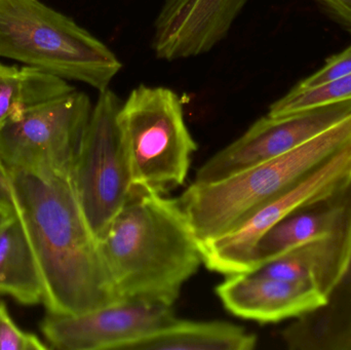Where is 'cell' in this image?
I'll use <instances>...</instances> for the list:
<instances>
[{"label":"cell","instance_id":"cell-1","mask_svg":"<svg viewBox=\"0 0 351 350\" xmlns=\"http://www.w3.org/2000/svg\"><path fill=\"white\" fill-rule=\"evenodd\" d=\"M49 314L76 316L123 301L80 207L71 176L8 168Z\"/></svg>","mask_w":351,"mask_h":350},{"label":"cell","instance_id":"cell-2","mask_svg":"<svg viewBox=\"0 0 351 350\" xmlns=\"http://www.w3.org/2000/svg\"><path fill=\"white\" fill-rule=\"evenodd\" d=\"M100 246L121 300L174 306L204 264L202 244L179 199L140 185H133Z\"/></svg>","mask_w":351,"mask_h":350},{"label":"cell","instance_id":"cell-3","mask_svg":"<svg viewBox=\"0 0 351 350\" xmlns=\"http://www.w3.org/2000/svg\"><path fill=\"white\" fill-rule=\"evenodd\" d=\"M351 144V115L300 147L208 184L192 183L180 203L200 244L232 232Z\"/></svg>","mask_w":351,"mask_h":350},{"label":"cell","instance_id":"cell-4","mask_svg":"<svg viewBox=\"0 0 351 350\" xmlns=\"http://www.w3.org/2000/svg\"><path fill=\"white\" fill-rule=\"evenodd\" d=\"M0 57L99 92L110 88L123 68L100 39L39 0H0Z\"/></svg>","mask_w":351,"mask_h":350},{"label":"cell","instance_id":"cell-5","mask_svg":"<svg viewBox=\"0 0 351 350\" xmlns=\"http://www.w3.org/2000/svg\"><path fill=\"white\" fill-rule=\"evenodd\" d=\"M117 123L134 185L166 195L185 183L197 144L174 90L140 84L123 101Z\"/></svg>","mask_w":351,"mask_h":350},{"label":"cell","instance_id":"cell-6","mask_svg":"<svg viewBox=\"0 0 351 350\" xmlns=\"http://www.w3.org/2000/svg\"><path fill=\"white\" fill-rule=\"evenodd\" d=\"M123 100L112 90L99 92L71 171L86 221L99 242L125 205L133 176L117 123Z\"/></svg>","mask_w":351,"mask_h":350},{"label":"cell","instance_id":"cell-7","mask_svg":"<svg viewBox=\"0 0 351 350\" xmlns=\"http://www.w3.org/2000/svg\"><path fill=\"white\" fill-rule=\"evenodd\" d=\"M93 106L88 95L73 90L14 113L0 127L4 166L71 176Z\"/></svg>","mask_w":351,"mask_h":350},{"label":"cell","instance_id":"cell-8","mask_svg":"<svg viewBox=\"0 0 351 350\" xmlns=\"http://www.w3.org/2000/svg\"><path fill=\"white\" fill-rule=\"evenodd\" d=\"M350 115L351 100L309 107L280 116L266 114L206 160L196 173L194 183L217 182L288 153Z\"/></svg>","mask_w":351,"mask_h":350},{"label":"cell","instance_id":"cell-9","mask_svg":"<svg viewBox=\"0 0 351 350\" xmlns=\"http://www.w3.org/2000/svg\"><path fill=\"white\" fill-rule=\"evenodd\" d=\"M351 181V144L298 186L266 203L232 232L202 244L204 264L229 275L249 273L262 236L295 210L331 195Z\"/></svg>","mask_w":351,"mask_h":350},{"label":"cell","instance_id":"cell-10","mask_svg":"<svg viewBox=\"0 0 351 350\" xmlns=\"http://www.w3.org/2000/svg\"><path fill=\"white\" fill-rule=\"evenodd\" d=\"M174 308L147 300H123L76 316L49 314L41 332L51 349L123 350L177 320Z\"/></svg>","mask_w":351,"mask_h":350},{"label":"cell","instance_id":"cell-11","mask_svg":"<svg viewBox=\"0 0 351 350\" xmlns=\"http://www.w3.org/2000/svg\"><path fill=\"white\" fill-rule=\"evenodd\" d=\"M251 0H165L154 24L158 59L176 61L210 53L224 40Z\"/></svg>","mask_w":351,"mask_h":350},{"label":"cell","instance_id":"cell-12","mask_svg":"<svg viewBox=\"0 0 351 350\" xmlns=\"http://www.w3.org/2000/svg\"><path fill=\"white\" fill-rule=\"evenodd\" d=\"M227 312L260 324L298 318L325 304L326 296L313 284L264 277L256 273L226 275L216 288Z\"/></svg>","mask_w":351,"mask_h":350},{"label":"cell","instance_id":"cell-13","mask_svg":"<svg viewBox=\"0 0 351 350\" xmlns=\"http://www.w3.org/2000/svg\"><path fill=\"white\" fill-rule=\"evenodd\" d=\"M351 227V181L327 197L293 211L268 230L254 249L249 273L284 253Z\"/></svg>","mask_w":351,"mask_h":350},{"label":"cell","instance_id":"cell-14","mask_svg":"<svg viewBox=\"0 0 351 350\" xmlns=\"http://www.w3.org/2000/svg\"><path fill=\"white\" fill-rule=\"evenodd\" d=\"M350 249L351 227L300 245L251 273L311 283L327 297L346 268Z\"/></svg>","mask_w":351,"mask_h":350},{"label":"cell","instance_id":"cell-15","mask_svg":"<svg viewBox=\"0 0 351 350\" xmlns=\"http://www.w3.org/2000/svg\"><path fill=\"white\" fill-rule=\"evenodd\" d=\"M291 350H351V249L343 273L323 306L282 331Z\"/></svg>","mask_w":351,"mask_h":350},{"label":"cell","instance_id":"cell-16","mask_svg":"<svg viewBox=\"0 0 351 350\" xmlns=\"http://www.w3.org/2000/svg\"><path fill=\"white\" fill-rule=\"evenodd\" d=\"M257 343L255 334L232 323L177 318L123 350H253Z\"/></svg>","mask_w":351,"mask_h":350},{"label":"cell","instance_id":"cell-17","mask_svg":"<svg viewBox=\"0 0 351 350\" xmlns=\"http://www.w3.org/2000/svg\"><path fill=\"white\" fill-rule=\"evenodd\" d=\"M0 294L25 305L43 301V279L16 213L0 228Z\"/></svg>","mask_w":351,"mask_h":350},{"label":"cell","instance_id":"cell-18","mask_svg":"<svg viewBox=\"0 0 351 350\" xmlns=\"http://www.w3.org/2000/svg\"><path fill=\"white\" fill-rule=\"evenodd\" d=\"M73 90L66 79L43 70L0 63V127L14 113Z\"/></svg>","mask_w":351,"mask_h":350},{"label":"cell","instance_id":"cell-19","mask_svg":"<svg viewBox=\"0 0 351 350\" xmlns=\"http://www.w3.org/2000/svg\"><path fill=\"white\" fill-rule=\"evenodd\" d=\"M348 100H351V74L319 88L304 90L291 88L285 96L270 105L267 114L280 116L309 107Z\"/></svg>","mask_w":351,"mask_h":350},{"label":"cell","instance_id":"cell-20","mask_svg":"<svg viewBox=\"0 0 351 350\" xmlns=\"http://www.w3.org/2000/svg\"><path fill=\"white\" fill-rule=\"evenodd\" d=\"M350 74H351V45L340 53L328 58L321 69L307 76L304 79L300 80L298 84L293 86L292 90H304L319 88Z\"/></svg>","mask_w":351,"mask_h":350},{"label":"cell","instance_id":"cell-21","mask_svg":"<svg viewBox=\"0 0 351 350\" xmlns=\"http://www.w3.org/2000/svg\"><path fill=\"white\" fill-rule=\"evenodd\" d=\"M35 335L21 330L10 318L5 304L0 302V350H45Z\"/></svg>","mask_w":351,"mask_h":350},{"label":"cell","instance_id":"cell-22","mask_svg":"<svg viewBox=\"0 0 351 350\" xmlns=\"http://www.w3.org/2000/svg\"><path fill=\"white\" fill-rule=\"evenodd\" d=\"M351 34V0H313Z\"/></svg>","mask_w":351,"mask_h":350},{"label":"cell","instance_id":"cell-23","mask_svg":"<svg viewBox=\"0 0 351 350\" xmlns=\"http://www.w3.org/2000/svg\"><path fill=\"white\" fill-rule=\"evenodd\" d=\"M0 210L8 214L16 213L10 175L1 158H0Z\"/></svg>","mask_w":351,"mask_h":350},{"label":"cell","instance_id":"cell-24","mask_svg":"<svg viewBox=\"0 0 351 350\" xmlns=\"http://www.w3.org/2000/svg\"><path fill=\"white\" fill-rule=\"evenodd\" d=\"M14 214L5 213V212L1 211V210H0V228H1L2 226H3L4 224H5L6 222H8V220H10V218L14 215Z\"/></svg>","mask_w":351,"mask_h":350}]
</instances>
